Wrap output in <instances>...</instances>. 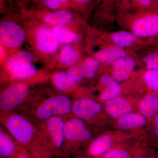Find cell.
Masks as SVG:
<instances>
[{
	"instance_id": "cell-1",
	"label": "cell",
	"mask_w": 158,
	"mask_h": 158,
	"mask_svg": "<svg viewBox=\"0 0 158 158\" xmlns=\"http://www.w3.org/2000/svg\"><path fill=\"white\" fill-rule=\"evenodd\" d=\"M19 17L26 31L27 41L37 60L47 67L56 65L61 44L51 27L20 14Z\"/></svg>"
},
{
	"instance_id": "cell-2",
	"label": "cell",
	"mask_w": 158,
	"mask_h": 158,
	"mask_svg": "<svg viewBox=\"0 0 158 158\" xmlns=\"http://www.w3.org/2000/svg\"><path fill=\"white\" fill-rule=\"evenodd\" d=\"M130 23V31L141 39L158 37V9L117 15Z\"/></svg>"
},
{
	"instance_id": "cell-3",
	"label": "cell",
	"mask_w": 158,
	"mask_h": 158,
	"mask_svg": "<svg viewBox=\"0 0 158 158\" xmlns=\"http://www.w3.org/2000/svg\"><path fill=\"white\" fill-rule=\"evenodd\" d=\"M26 41L27 34L21 21H18L16 18L9 16L1 20L0 43L9 57L20 51Z\"/></svg>"
},
{
	"instance_id": "cell-4",
	"label": "cell",
	"mask_w": 158,
	"mask_h": 158,
	"mask_svg": "<svg viewBox=\"0 0 158 158\" xmlns=\"http://www.w3.org/2000/svg\"><path fill=\"white\" fill-rule=\"evenodd\" d=\"M20 14L37 20L51 27L67 25L77 27L78 24L82 21L81 14L72 10L54 11L23 8L20 9Z\"/></svg>"
},
{
	"instance_id": "cell-5",
	"label": "cell",
	"mask_w": 158,
	"mask_h": 158,
	"mask_svg": "<svg viewBox=\"0 0 158 158\" xmlns=\"http://www.w3.org/2000/svg\"><path fill=\"white\" fill-rule=\"evenodd\" d=\"M71 102L63 95L54 96L48 99L37 108L35 115L41 119H48L59 115H66L72 109Z\"/></svg>"
},
{
	"instance_id": "cell-6",
	"label": "cell",
	"mask_w": 158,
	"mask_h": 158,
	"mask_svg": "<svg viewBox=\"0 0 158 158\" xmlns=\"http://www.w3.org/2000/svg\"><path fill=\"white\" fill-rule=\"evenodd\" d=\"M28 85L26 83L12 84L3 90L0 96V108L2 111L13 110L23 102L27 96Z\"/></svg>"
},
{
	"instance_id": "cell-7",
	"label": "cell",
	"mask_w": 158,
	"mask_h": 158,
	"mask_svg": "<svg viewBox=\"0 0 158 158\" xmlns=\"http://www.w3.org/2000/svg\"><path fill=\"white\" fill-rule=\"evenodd\" d=\"M7 129L20 143L27 144L33 138L34 129L30 122L20 115H11L6 122Z\"/></svg>"
},
{
	"instance_id": "cell-8",
	"label": "cell",
	"mask_w": 158,
	"mask_h": 158,
	"mask_svg": "<svg viewBox=\"0 0 158 158\" xmlns=\"http://www.w3.org/2000/svg\"><path fill=\"white\" fill-rule=\"evenodd\" d=\"M36 60L37 59L33 53L20 50L9 56L4 65L11 77L31 67Z\"/></svg>"
},
{
	"instance_id": "cell-9",
	"label": "cell",
	"mask_w": 158,
	"mask_h": 158,
	"mask_svg": "<svg viewBox=\"0 0 158 158\" xmlns=\"http://www.w3.org/2000/svg\"><path fill=\"white\" fill-rule=\"evenodd\" d=\"M65 138L73 142H85L90 140L92 134L85 123L78 118H73L65 123Z\"/></svg>"
},
{
	"instance_id": "cell-10",
	"label": "cell",
	"mask_w": 158,
	"mask_h": 158,
	"mask_svg": "<svg viewBox=\"0 0 158 158\" xmlns=\"http://www.w3.org/2000/svg\"><path fill=\"white\" fill-rule=\"evenodd\" d=\"M156 0H117L116 15L143 10L158 9Z\"/></svg>"
},
{
	"instance_id": "cell-11",
	"label": "cell",
	"mask_w": 158,
	"mask_h": 158,
	"mask_svg": "<svg viewBox=\"0 0 158 158\" xmlns=\"http://www.w3.org/2000/svg\"><path fill=\"white\" fill-rule=\"evenodd\" d=\"M102 106L99 103L90 99L77 100L73 105L74 113L79 118L89 120L98 114L102 110Z\"/></svg>"
},
{
	"instance_id": "cell-12",
	"label": "cell",
	"mask_w": 158,
	"mask_h": 158,
	"mask_svg": "<svg viewBox=\"0 0 158 158\" xmlns=\"http://www.w3.org/2000/svg\"><path fill=\"white\" fill-rule=\"evenodd\" d=\"M107 38L110 44L126 49L141 45L143 39L131 31H120L110 33Z\"/></svg>"
},
{
	"instance_id": "cell-13",
	"label": "cell",
	"mask_w": 158,
	"mask_h": 158,
	"mask_svg": "<svg viewBox=\"0 0 158 158\" xmlns=\"http://www.w3.org/2000/svg\"><path fill=\"white\" fill-rule=\"evenodd\" d=\"M135 60L129 56L122 57L113 63L112 76L118 82L127 81L135 68Z\"/></svg>"
},
{
	"instance_id": "cell-14",
	"label": "cell",
	"mask_w": 158,
	"mask_h": 158,
	"mask_svg": "<svg viewBox=\"0 0 158 158\" xmlns=\"http://www.w3.org/2000/svg\"><path fill=\"white\" fill-rule=\"evenodd\" d=\"M46 124L54 147L57 149L61 148L65 138V123L63 118L59 116H53L47 119Z\"/></svg>"
},
{
	"instance_id": "cell-15",
	"label": "cell",
	"mask_w": 158,
	"mask_h": 158,
	"mask_svg": "<svg viewBox=\"0 0 158 158\" xmlns=\"http://www.w3.org/2000/svg\"><path fill=\"white\" fill-rule=\"evenodd\" d=\"M33 9L37 10L59 11L72 10L81 14L80 9L73 0H34Z\"/></svg>"
},
{
	"instance_id": "cell-16",
	"label": "cell",
	"mask_w": 158,
	"mask_h": 158,
	"mask_svg": "<svg viewBox=\"0 0 158 158\" xmlns=\"http://www.w3.org/2000/svg\"><path fill=\"white\" fill-rule=\"evenodd\" d=\"M129 56L128 52L125 49L110 44L101 48L94 54L93 56L103 64L113 63L122 57Z\"/></svg>"
},
{
	"instance_id": "cell-17",
	"label": "cell",
	"mask_w": 158,
	"mask_h": 158,
	"mask_svg": "<svg viewBox=\"0 0 158 158\" xmlns=\"http://www.w3.org/2000/svg\"><path fill=\"white\" fill-rule=\"evenodd\" d=\"M77 44L65 45L61 48L56 65L61 67H69L78 64L82 59L81 51Z\"/></svg>"
},
{
	"instance_id": "cell-18",
	"label": "cell",
	"mask_w": 158,
	"mask_h": 158,
	"mask_svg": "<svg viewBox=\"0 0 158 158\" xmlns=\"http://www.w3.org/2000/svg\"><path fill=\"white\" fill-rule=\"evenodd\" d=\"M58 37L61 45L77 44L81 40V35L76 27L58 25L51 27Z\"/></svg>"
},
{
	"instance_id": "cell-19",
	"label": "cell",
	"mask_w": 158,
	"mask_h": 158,
	"mask_svg": "<svg viewBox=\"0 0 158 158\" xmlns=\"http://www.w3.org/2000/svg\"><path fill=\"white\" fill-rule=\"evenodd\" d=\"M132 107L130 102L123 98L117 97L107 102L106 110L112 117L119 118L131 113Z\"/></svg>"
},
{
	"instance_id": "cell-20",
	"label": "cell",
	"mask_w": 158,
	"mask_h": 158,
	"mask_svg": "<svg viewBox=\"0 0 158 158\" xmlns=\"http://www.w3.org/2000/svg\"><path fill=\"white\" fill-rule=\"evenodd\" d=\"M113 143V140L110 136L102 135L99 136L91 142L88 148V153L94 157L105 155L112 147Z\"/></svg>"
},
{
	"instance_id": "cell-21",
	"label": "cell",
	"mask_w": 158,
	"mask_h": 158,
	"mask_svg": "<svg viewBox=\"0 0 158 158\" xmlns=\"http://www.w3.org/2000/svg\"><path fill=\"white\" fill-rule=\"evenodd\" d=\"M147 120L142 114L129 113L118 118L117 125L121 130H130L145 125Z\"/></svg>"
},
{
	"instance_id": "cell-22",
	"label": "cell",
	"mask_w": 158,
	"mask_h": 158,
	"mask_svg": "<svg viewBox=\"0 0 158 158\" xmlns=\"http://www.w3.org/2000/svg\"><path fill=\"white\" fill-rule=\"evenodd\" d=\"M139 110L145 117L154 116L158 112V94H150L146 95L140 102Z\"/></svg>"
},
{
	"instance_id": "cell-23",
	"label": "cell",
	"mask_w": 158,
	"mask_h": 158,
	"mask_svg": "<svg viewBox=\"0 0 158 158\" xmlns=\"http://www.w3.org/2000/svg\"><path fill=\"white\" fill-rule=\"evenodd\" d=\"M52 80L55 87L60 91H65L73 88L77 83L71 77L68 73L64 71L55 73Z\"/></svg>"
},
{
	"instance_id": "cell-24",
	"label": "cell",
	"mask_w": 158,
	"mask_h": 158,
	"mask_svg": "<svg viewBox=\"0 0 158 158\" xmlns=\"http://www.w3.org/2000/svg\"><path fill=\"white\" fill-rule=\"evenodd\" d=\"M117 0H97L95 14L102 17H111L116 15Z\"/></svg>"
},
{
	"instance_id": "cell-25",
	"label": "cell",
	"mask_w": 158,
	"mask_h": 158,
	"mask_svg": "<svg viewBox=\"0 0 158 158\" xmlns=\"http://www.w3.org/2000/svg\"><path fill=\"white\" fill-rule=\"evenodd\" d=\"M12 140L3 132H0V156L1 158L13 157L17 152Z\"/></svg>"
},
{
	"instance_id": "cell-26",
	"label": "cell",
	"mask_w": 158,
	"mask_h": 158,
	"mask_svg": "<svg viewBox=\"0 0 158 158\" xmlns=\"http://www.w3.org/2000/svg\"><path fill=\"white\" fill-rule=\"evenodd\" d=\"M82 60L81 64L84 69L85 78H93L95 76L96 71L99 67L100 62L92 56L86 57Z\"/></svg>"
},
{
	"instance_id": "cell-27",
	"label": "cell",
	"mask_w": 158,
	"mask_h": 158,
	"mask_svg": "<svg viewBox=\"0 0 158 158\" xmlns=\"http://www.w3.org/2000/svg\"><path fill=\"white\" fill-rule=\"evenodd\" d=\"M122 91L121 86L117 81L105 86L99 98L102 100L109 101L118 97Z\"/></svg>"
},
{
	"instance_id": "cell-28",
	"label": "cell",
	"mask_w": 158,
	"mask_h": 158,
	"mask_svg": "<svg viewBox=\"0 0 158 158\" xmlns=\"http://www.w3.org/2000/svg\"><path fill=\"white\" fill-rule=\"evenodd\" d=\"M143 79L148 88L158 91V69H148L144 73Z\"/></svg>"
},
{
	"instance_id": "cell-29",
	"label": "cell",
	"mask_w": 158,
	"mask_h": 158,
	"mask_svg": "<svg viewBox=\"0 0 158 158\" xmlns=\"http://www.w3.org/2000/svg\"><path fill=\"white\" fill-rule=\"evenodd\" d=\"M80 9L81 15L87 17L95 8L97 0H73Z\"/></svg>"
},
{
	"instance_id": "cell-30",
	"label": "cell",
	"mask_w": 158,
	"mask_h": 158,
	"mask_svg": "<svg viewBox=\"0 0 158 158\" xmlns=\"http://www.w3.org/2000/svg\"><path fill=\"white\" fill-rule=\"evenodd\" d=\"M143 61L148 69H158V51L148 54Z\"/></svg>"
},
{
	"instance_id": "cell-31",
	"label": "cell",
	"mask_w": 158,
	"mask_h": 158,
	"mask_svg": "<svg viewBox=\"0 0 158 158\" xmlns=\"http://www.w3.org/2000/svg\"><path fill=\"white\" fill-rule=\"evenodd\" d=\"M67 73L71 77L77 82L85 78L84 69L81 64L70 66L69 68Z\"/></svg>"
},
{
	"instance_id": "cell-32",
	"label": "cell",
	"mask_w": 158,
	"mask_h": 158,
	"mask_svg": "<svg viewBox=\"0 0 158 158\" xmlns=\"http://www.w3.org/2000/svg\"><path fill=\"white\" fill-rule=\"evenodd\" d=\"M37 72V68L34 65H33L27 69L12 76L11 78L16 80H25L34 76Z\"/></svg>"
},
{
	"instance_id": "cell-33",
	"label": "cell",
	"mask_w": 158,
	"mask_h": 158,
	"mask_svg": "<svg viewBox=\"0 0 158 158\" xmlns=\"http://www.w3.org/2000/svg\"><path fill=\"white\" fill-rule=\"evenodd\" d=\"M103 158H130V154L125 150L117 148L109 151Z\"/></svg>"
},
{
	"instance_id": "cell-34",
	"label": "cell",
	"mask_w": 158,
	"mask_h": 158,
	"mask_svg": "<svg viewBox=\"0 0 158 158\" xmlns=\"http://www.w3.org/2000/svg\"><path fill=\"white\" fill-rule=\"evenodd\" d=\"M12 158H30V157L24 150L21 149L17 151L16 153Z\"/></svg>"
},
{
	"instance_id": "cell-35",
	"label": "cell",
	"mask_w": 158,
	"mask_h": 158,
	"mask_svg": "<svg viewBox=\"0 0 158 158\" xmlns=\"http://www.w3.org/2000/svg\"><path fill=\"white\" fill-rule=\"evenodd\" d=\"M34 1V0H18L17 3L20 9H22L25 8L26 5L28 3L33 2V1Z\"/></svg>"
},
{
	"instance_id": "cell-36",
	"label": "cell",
	"mask_w": 158,
	"mask_h": 158,
	"mask_svg": "<svg viewBox=\"0 0 158 158\" xmlns=\"http://www.w3.org/2000/svg\"><path fill=\"white\" fill-rule=\"evenodd\" d=\"M6 3V0H0V9H1V12H4L5 11V5Z\"/></svg>"
},
{
	"instance_id": "cell-37",
	"label": "cell",
	"mask_w": 158,
	"mask_h": 158,
	"mask_svg": "<svg viewBox=\"0 0 158 158\" xmlns=\"http://www.w3.org/2000/svg\"><path fill=\"white\" fill-rule=\"evenodd\" d=\"M155 132L156 135L158 136V113L156 115L155 118Z\"/></svg>"
},
{
	"instance_id": "cell-38",
	"label": "cell",
	"mask_w": 158,
	"mask_h": 158,
	"mask_svg": "<svg viewBox=\"0 0 158 158\" xmlns=\"http://www.w3.org/2000/svg\"><path fill=\"white\" fill-rule=\"evenodd\" d=\"M15 1L18 2V0H6V2L9 3V4H12V3H13L14 1Z\"/></svg>"
},
{
	"instance_id": "cell-39",
	"label": "cell",
	"mask_w": 158,
	"mask_h": 158,
	"mask_svg": "<svg viewBox=\"0 0 158 158\" xmlns=\"http://www.w3.org/2000/svg\"><path fill=\"white\" fill-rule=\"evenodd\" d=\"M133 158H149L146 157L144 156H137Z\"/></svg>"
},
{
	"instance_id": "cell-40",
	"label": "cell",
	"mask_w": 158,
	"mask_h": 158,
	"mask_svg": "<svg viewBox=\"0 0 158 158\" xmlns=\"http://www.w3.org/2000/svg\"><path fill=\"white\" fill-rule=\"evenodd\" d=\"M156 1H157V2H158V0H156Z\"/></svg>"
},
{
	"instance_id": "cell-41",
	"label": "cell",
	"mask_w": 158,
	"mask_h": 158,
	"mask_svg": "<svg viewBox=\"0 0 158 158\" xmlns=\"http://www.w3.org/2000/svg\"></svg>"
}]
</instances>
